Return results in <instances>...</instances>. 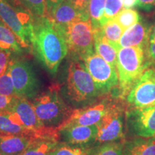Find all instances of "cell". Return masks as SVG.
Masks as SVG:
<instances>
[{"label":"cell","instance_id":"obj_1","mask_svg":"<svg viewBox=\"0 0 155 155\" xmlns=\"http://www.w3.org/2000/svg\"><path fill=\"white\" fill-rule=\"evenodd\" d=\"M32 46L45 66L52 74L68 53L63 34L47 16L35 17Z\"/></svg>","mask_w":155,"mask_h":155},{"label":"cell","instance_id":"obj_2","mask_svg":"<svg viewBox=\"0 0 155 155\" xmlns=\"http://www.w3.org/2000/svg\"><path fill=\"white\" fill-rule=\"evenodd\" d=\"M0 19L14 32L21 47L32 45L35 17L20 0H0Z\"/></svg>","mask_w":155,"mask_h":155},{"label":"cell","instance_id":"obj_3","mask_svg":"<svg viewBox=\"0 0 155 155\" xmlns=\"http://www.w3.org/2000/svg\"><path fill=\"white\" fill-rule=\"evenodd\" d=\"M59 91L58 85H53L48 91L37 96L32 104L38 119L45 127H58L73 111L64 102Z\"/></svg>","mask_w":155,"mask_h":155},{"label":"cell","instance_id":"obj_4","mask_svg":"<svg viewBox=\"0 0 155 155\" xmlns=\"http://www.w3.org/2000/svg\"><path fill=\"white\" fill-rule=\"evenodd\" d=\"M139 47H124L118 50L116 70L121 94L127 95L137 79L149 66L145 51Z\"/></svg>","mask_w":155,"mask_h":155},{"label":"cell","instance_id":"obj_5","mask_svg":"<svg viewBox=\"0 0 155 155\" xmlns=\"http://www.w3.org/2000/svg\"><path fill=\"white\" fill-rule=\"evenodd\" d=\"M65 91L71 101L81 103L101 94L82 60L75 58L70 63Z\"/></svg>","mask_w":155,"mask_h":155},{"label":"cell","instance_id":"obj_6","mask_svg":"<svg viewBox=\"0 0 155 155\" xmlns=\"http://www.w3.org/2000/svg\"><path fill=\"white\" fill-rule=\"evenodd\" d=\"M57 28L65 38L68 51L74 58L82 59L85 56L94 53V28L90 18L75 21L66 26Z\"/></svg>","mask_w":155,"mask_h":155},{"label":"cell","instance_id":"obj_7","mask_svg":"<svg viewBox=\"0 0 155 155\" xmlns=\"http://www.w3.org/2000/svg\"><path fill=\"white\" fill-rule=\"evenodd\" d=\"M8 68L16 96L26 99L35 97L40 88V82L30 64L23 60L12 58Z\"/></svg>","mask_w":155,"mask_h":155},{"label":"cell","instance_id":"obj_8","mask_svg":"<svg viewBox=\"0 0 155 155\" xmlns=\"http://www.w3.org/2000/svg\"><path fill=\"white\" fill-rule=\"evenodd\" d=\"M82 61L91 75L101 94H105L119 83L117 70L112 67L96 52L83 58Z\"/></svg>","mask_w":155,"mask_h":155},{"label":"cell","instance_id":"obj_9","mask_svg":"<svg viewBox=\"0 0 155 155\" xmlns=\"http://www.w3.org/2000/svg\"><path fill=\"white\" fill-rule=\"evenodd\" d=\"M127 101L134 108L155 106V68L144 70L127 94Z\"/></svg>","mask_w":155,"mask_h":155},{"label":"cell","instance_id":"obj_10","mask_svg":"<svg viewBox=\"0 0 155 155\" xmlns=\"http://www.w3.org/2000/svg\"><path fill=\"white\" fill-rule=\"evenodd\" d=\"M96 141L106 143L115 141L123 137V114L121 109L115 105L108 106L106 114L96 124Z\"/></svg>","mask_w":155,"mask_h":155},{"label":"cell","instance_id":"obj_11","mask_svg":"<svg viewBox=\"0 0 155 155\" xmlns=\"http://www.w3.org/2000/svg\"><path fill=\"white\" fill-rule=\"evenodd\" d=\"M127 119L133 134L144 138L155 136V106L133 108L127 114Z\"/></svg>","mask_w":155,"mask_h":155},{"label":"cell","instance_id":"obj_12","mask_svg":"<svg viewBox=\"0 0 155 155\" xmlns=\"http://www.w3.org/2000/svg\"><path fill=\"white\" fill-rule=\"evenodd\" d=\"M108 106L104 103H98L86 107L73 110L69 117L59 125L58 130L74 125H96L106 114Z\"/></svg>","mask_w":155,"mask_h":155},{"label":"cell","instance_id":"obj_13","mask_svg":"<svg viewBox=\"0 0 155 155\" xmlns=\"http://www.w3.org/2000/svg\"><path fill=\"white\" fill-rule=\"evenodd\" d=\"M98 129L96 125H74L59 130L67 143L83 146L96 141Z\"/></svg>","mask_w":155,"mask_h":155},{"label":"cell","instance_id":"obj_14","mask_svg":"<svg viewBox=\"0 0 155 155\" xmlns=\"http://www.w3.org/2000/svg\"><path fill=\"white\" fill-rule=\"evenodd\" d=\"M57 27H64L81 19H89V14L77 9L68 0H65L47 16Z\"/></svg>","mask_w":155,"mask_h":155},{"label":"cell","instance_id":"obj_15","mask_svg":"<svg viewBox=\"0 0 155 155\" xmlns=\"http://www.w3.org/2000/svg\"><path fill=\"white\" fill-rule=\"evenodd\" d=\"M150 29L144 24L137 22L124 30L119 42L120 48L139 47L146 49L150 42Z\"/></svg>","mask_w":155,"mask_h":155},{"label":"cell","instance_id":"obj_16","mask_svg":"<svg viewBox=\"0 0 155 155\" xmlns=\"http://www.w3.org/2000/svg\"><path fill=\"white\" fill-rule=\"evenodd\" d=\"M35 139L25 135L0 134V155H19Z\"/></svg>","mask_w":155,"mask_h":155},{"label":"cell","instance_id":"obj_17","mask_svg":"<svg viewBox=\"0 0 155 155\" xmlns=\"http://www.w3.org/2000/svg\"><path fill=\"white\" fill-rule=\"evenodd\" d=\"M94 38L95 52L112 67L116 68L118 50L104 36L101 28L94 29Z\"/></svg>","mask_w":155,"mask_h":155},{"label":"cell","instance_id":"obj_18","mask_svg":"<svg viewBox=\"0 0 155 155\" xmlns=\"http://www.w3.org/2000/svg\"><path fill=\"white\" fill-rule=\"evenodd\" d=\"M0 48L9 53L20 54L22 47L12 30L0 19Z\"/></svg>","mask_w":155,"mask_h":155},{"label":"cell","instance_id":"obj_19","mask_svg":"<svg viewBox=\"0 0 155 155\" xmlns=\"http://www.w3.org/2000/svg\"><path fill=\"white\" fill-rule=\"evenodd\" d=\"M127 155H155V137L136 139L128 145Z\"/></svg>","mask_w":155,"mask_h":155},{"label":"cell","instance_id":"obj_20","mask_svg":"<svg viewBox=\"0 0 155 155\" xmlns=\"http://www.w3.org/2000/svg\"><path fill=\"white\" fill-rule=\"evenodd\" d=\"M0 134L25 135L35 138L31 131L13 121L7 114H0Z\"/></svg>","mask_w":155,"mask_h":155},{"label":"cell","instance_id":"obj_21","mask_svg":"<svg viewBox=\"0 0 155 155\" xmlns=\"http://www.w3.org/2000/svg\"><path fill=\"white\" fill-rule=\"evenodd\" d=\"M57 144L55 140L36 139L19 155H50Z\"/></svg>","mask_w":155,"mask_h":155},{"label":"cell","instance_id":"obj_22","mask_svg":"<svg viewBox=\"0 0 155 155\" xmlns=\"http://www.w3.org/2000/svg\"><path fill=\"white\" fill-rule=\"evenodd\" d=\"M101 30L103 34L106 37V39L113 45L119 50L120 48L119 45V42L123 35L124 30L121 28V26L115 19H111L106 21L101 27Z\"/></svg>","mask_w":155,"mask_h":155},{"label":"cell","instance_id":"obj_23","mask_svg":"<svg viewBox=\"0 0 155 155\" xmlns=\"http://www.w3.org/2000/svg\"><path fill=\"white\" fill-rule=\"evenodd\" d=\"M106 0H90L88 5V14L93 28H101L104 15Z\"/></svg>","mask_w":155,"mask_h":155},{"label":"cell","instance_id":"obj_24","mask_svg":"<svg viewBox=\"0 0 155 155\" xmlns=\"http://www.w3.org/2000/svg\"><path fill=\"white\" fill-rule=\"evenodd\" d=\"M91 149L81 145L58 144L50 155H90Z\"/></svg>","mask_w":155,"mask_h":155},{"label":"cell","instance_id":"obj_25","mask_svg":"<svg viewBox=\"0 0 155 155\" xmlns=\"http://www.w3.org/2000/svg\"><path fill=\"white\" fill-rule=\"evenodd\" d=\"M90 155H125V152L121 143L111 141L91 149Z\"/></svg>","mask_w":155,"mask_h":155},{"label":"cell","instance_id":"obj_26","mask_svg":"<svg viewBox=\"0 0 155 155\" xmlns=\"http://www.w3.org/2000/svg\"><path fill=\"white\" fill-rule=\"evenodd\" d=\"M114 19L121 25V28L126 30L136 23L139 22L140 17L135 9L123 8Z\"/></svg>","mask_w":155,"mask_h":155},{"label":"cell","instance_id":"obj_27","mask_svg":"<svg viewBox=\"0 0 155 155\" xmlns=\"http://www.w3.org/2000/svg\"><path fill=\"white\" fill-rule=\"evenodd\" d=\"M34 17L47 16L46 0H20Z\"/></svg>","mask_w":155,"mask_h":155},{"label":"cell","instance_id":"obj_28","mask_svg":"<svg viewBox=\"0 0 155 155\" xmlns=\"http://www.w3.org/2000/svg\"><path fill=\"white\" fill-rule=\"evenodd\" d=\"M123 8L122 0H106L102 25L106 21L115 18L116 15L119 14Z\"/></svg>","mask_w":155,"mask_h":155},{"label":"cell","instance_id":"obj_29","mask_svg":"<svg viewBox=\"0 0 155 155\" xmlns=\"http://www.w3.org/2000/svg\"><path fill=\"white\" fill-rule=\"evenodd\" d=\"M0 94L7 96H17L8 68L2 75H0Z\"/></svg>","mask_w":155,"mask_h":155},{"label":"cell","instance_id":"obj_30","mask_svg":"<svg viewBox=\"0 0 155 155\" xmlns=\"http://www.w3.org/2000/svg\"><path fill=\"white\" fill-rule=\"evenodd\" d=\"M17 97L0 94V114H8L11 111Z\"/></svg>","mask_w":155,"mask_h":155},{"label":"cell","instance_id":"obj_31","mask_svg":"<svg viewBox=\"0 0 155 155\" xmlns=\"http://www.w3.org/2000/svg\"><path fill=\"white\" fill-rule=\"evenodd\" d=\"M11 53L0 48V75L7 71L10 61Z\"/></svg>","mask_w":155,"mask_h":155},{"label":"cell","instance_id":"obj_32","mask_svg":"<svg viewBox=\"0 0 155 155\" xmlns=\"http://www.w3.org/2000/svg\"><path fill=\"white\" fill-rule=\"evenodd\" d=\"M68 1L81 12L88 14V5L90 0H68Z\"/></svg>","mask_w":155,"mask_h":155},{"label":"cell","instance_id":"obj_33","mask_svg":"<svg viewBox=\"0 0 155 155\" xmlns=\"http://www.w3.org/2000/svg\"><path fill=\"white\" fill-rule=\"evenodd\" d=\"M137 6L143 10L150 12L155 9V0H138Z\"/></svg>","mask_w":155,"mask_h":155},{"label":"cell","instance_id":"obj_34","mask_svg":"<svg viewBox=\"0 0 155 155\" xmlns=\"http://www.w3.org/2000/svg\"><path fill=\"white\" fill-rule=\"evenodd\" d=\"M65 0H46L47 5V16L51 14L58 5H60Z\"/></svg>","mask_w":155,"mask_h":155},{"label":"cell","instance_id":"obj_35","mask_svg":"<svg viewBox=\"0 0 155 155\" xmlns=\"http://www.w3.org/2000/svg\"><path fill=\"white\" fill-rule=\"evenodd\" d=\"M147 54L150 58L155 61V42H149L147 48Z\"/></svg>","mask_w":155,"mask_h":155},{"label":"cell","instance_id":"obj_36","mask_svg":"<svg viewBox=\"0 0 155 155\" xmlns=\"http://www.w3.org/2000/svg\"><path fill=\"white\" fill-rule=\"evenodd\" d=\"M123 7L126 9H131L138 5V0H122Z\"/></svg>","mask_w":155,"mask_h":155},{"label":"cell","instance_id":"obj_37","mask_svg":"<svg viewBox=\"0 0 155 155\" xmlns=\"http://www.w3.org/2000/svg\"><path fill=\"white\" fill-rule=\"evenodd\" d=\"M150 42H155V24L154 25V26L150 29Z\"/></svg>","mask_w":155,"mask_h":155},{"label":"cell","instance_id":"obj_38","mask_svg":"<svg viewBox=\"0 0 155 155\" xmlns=\"http://www.w3.org/2000/svg\"><path fill=\"white\" fill-rule=\"evenodd\" d=\"M154 137H155V136H154Z\"/></svg>","mask_w":155,"mask_h":155}]
</instances>
